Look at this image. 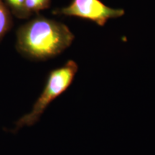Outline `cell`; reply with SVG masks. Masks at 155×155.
<instances>
[{"instance_id": "obj_1", "label": "cell", "mask_w": 155, "mask_h": 155, "mask_svg": "<svg viewBox=\"0 0 155 155\" xmlns=\"http://www.w3.org/2000/svg\"><path fill=\"white\" fill-rule=\"evenodd\" d=\"M74 35L63 23L39 16L17 32V49L29 58L44 61L55 57L71 46Z\"/></svg>"}, {"instance_id": "obj_2", "label": "cell", "mask_w": 155, "mask_h": 155, "mask_svg": "<svg viewBox=\"0 0 155 155\" xmlns=\"http://www.w3.org/2000/svg\"><path fill=\"white\" fill-rule=\"evenodd\" d=\"M78 69L77 63L71 60L63 66L52 71L48 75L43 91L35 102L31 111L16 122L13 131L36 124L48 106L69 88L76 75Z\"/></svg>"}, {"instance_id": "obj_3", "label": "cell", "mask_w": 155, "mask_h": 155, "mask_svg": "<svg viewBox=\"0 0 155 155\" xmlns=\"http://www.w3.org/2000/svg\"><path fill=\"white\" fill-rule=\"evenodd\" d=\"M53 13L89 19L100 26H104L109 19L123 16L124 10L111 8L100 0H73L71 5L56 9Z\"/></svg>"}, {"instance_id": "obj_4", "label": "cell", "mask_w": 155, "mask_h": 155, "mask_svg": "<svg viewBox=\"0 0 155 155\" xmlns=\"http://www.w3.org/2000/svg\"><path fill=\"white\" fill-rule=\"evenodd\" d=\"M12 27V17L4 0H0V41Z\"/></svg>"}, {"instance_id": "obj_5", "label": "cell", "mask_w": 155, "mask_h": 155, "mask_svg": "<svg viewBox=\"0 0 155 155\" xmlns=\"http://www.w3.org/2000/svg\"><path fill=\"white\" fill-rule=\"evenodd\" d=\"M11 14L17 18L26 19L31 15L25 7V0H4Z\"/></svg>"}, {"instance_id": "obj_6", "label": "cell", "mask_w": 155, "mask_h": 155, "mask_svg": "<svg viewBox=\"0 0 155 155\" xmlns=\"http://www.w3.org/2000/svg\"><path fill=\"white\" fill-rule=\"evenodd\" d=\"M38 1L40 2H41L47 9L50 7V0H38Z\"/></svg>"}]
</instances>
